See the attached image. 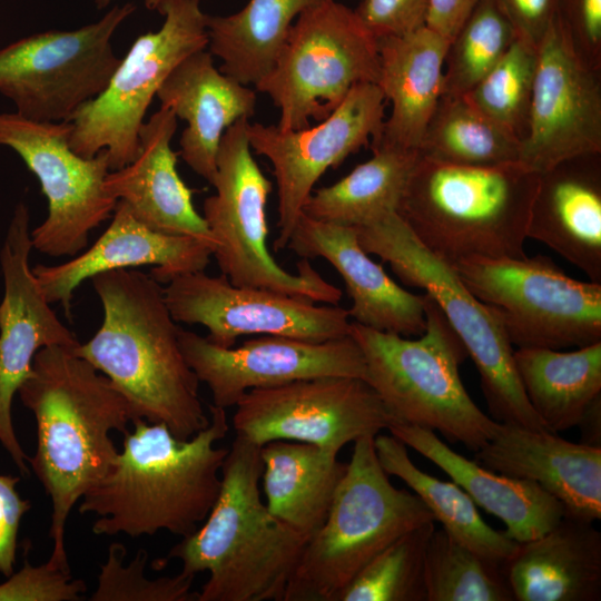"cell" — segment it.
Returning <instances> with one entry per match:
<instances>
[{
	"instance_id": "6da1fadb",
	"label": "cell",
	"mask_w": 601,
	"mask_h": 601,
	"mask_svg": "<svg viewBox=\"0 0 601 601\" xmlns=\"http://www.w3.org/2000/svg\"><path fill=\"white\" fill-rule=\"evenodd\" d=\"M73 348L39 349L18 390L37 423V449L28 462L52 504L53 548L47 563L66 571H70L65 546L69 514L116 460L119 452L110 433L126 434L131 422L122 394Z\"/></svg>"
},
{
	"instance_id": "7a4b0ae2",
	"label": "cell",
	"mask_w": 601,
	"mask_h": 601,
	"mask_svg": "<svg viewBox=\"0 0 601 601\" xmlns=\"http://www.w3.org/2000/svg\"><path fill=\"white\" fill-rule=\"evenodd\" d=\"M102 305L99 329L73 352L106 375L128 403L131 422L162 423L179 440L209 425L198 394L199 380L179 343L180 327L164 286L136 269L90 278Z\"/></svg>"
},
{
	"instance_id": "3957f363",
	"label": "cell",
	"mask_w": 601,
	"mask_h": 601,
	"mask_svg": "<svg viewBox=\"0 0 601 601\" xmlns=\"http://www.w3.org/2000/svg\"><path fill=\"white\" fill-rule=\"evenodd\" d=\"M209 425L189 440L175 437L162 423L135 420L124 434L106 475L81 497L80 514L98 519L97 535L186 538L208 516L221 486L227 447H216L229 430L226 408L209 405Z\"/></svg>"
},
{
	"instance_id": "277c9868",
	"label": "cell",
	"mask_w": 601,
	"mask_h": 601,
	"mask_svg": "<svg viewBox=\"0 0 601 601\" xmlns=\"http://www.w3.org/2000/svg\"><path fill=\"white\" fill-rule=\"evenodd\" d=\"M260 447L236 434L221 466V486L206 520L167 556L181 572H208L198 601H283L309 536L267 509L260 496Z\"/></svg>"
},
{
	"instance_id": "5b68a950",
	"label": "cell",
	"mask_w": 601,
	"mask_h": 601,
	"mask_svg": "<svg viewBox=\"0 0 601 601\" xmlns=\"http://www.w3.org/2000/svg\"><path fill=\"white\" fill-rule=\"evenodd\" d=\"M539 175L519 161L475 167L418 155L396 213L452 266L470 257L521 258Z\"/></svg>"
},
{
	"instance_id": "8992f818",
	"label": "cell",
	"mask_w": 601,
	"mask_h": 601,
	"mask_svg": "<svg viewBox=\"0 0 601 601\" xmlns=\"http://www.w3.org/2000/svg\"><path fill=\"white\" fill-rule=\"evenodd\" d=\"M425 295V329L418 338L355 322H351L349 336L364 355L366 382L393 423L439 432L450 443L476 452L500 422L481 411L466 392L459 373L466 351L441 308Z\"/></svg>"
},
{
	"instance_id": "52a82bcc",
	"label": "cell",
	"mask_w": 601,
	"mask_h": 601,
	"mask_svg": "<svg viewBox=\"0 0 601 601\" xmlns=\"http://www.w3.org/2000/svg\"><path fill=\"white\" fill-rule=\"evenodd\" d=\"M374 437L354 442L326 520L308 539L283 601H336L342 589L383 549L434 521L415 493L390 482Z\"/></svg>"
},
{
	"instance_id": "ba28073f",
	"label": "cell",
	"mask_w": 601,
	"mask_h": 601,
	"mask_svg": "<svg viewBox=\"0 0 601 601\" xmlns=\"http://www.w3.org/2000/svg\"><path fill=\"white\" fill-rule=\"evenodd\" d=\"M354 228L367 254L388 263L403 284L424 289L441 308L475 364L490 416L546 430L522 388L500 316L469 290L455 268L431 253L396 211Z\"/></svg>"
},
{
	"instance_id": "9c48e42d",
	"label": "cell",
	"mask_w": 601,
	"mask_h": 601,
	"mask_svg": "<svg viewBox=\"0 0 601 601\" xmlns=\"http://www.w3.org/2000/svg\"><path fill=\"white\" fill-rule=\"evenodd\" d=\"M249 119L230 126L219 144L216 193L204 201V215L221 275L236 286L264 288L312 302L336 305L342 290L302 258L297 273L285 270L267 246V201L272 181L256 162L247 137Z\"/></svg>"
},
{
	"instance_id": "30bf717a",
	"label": "cell",
	"mask_w": 601,
	"mask_h": 601,
	"mask_svg": "<svg viewBox=\"0 0 601 601\" xmlns=\"http://www.w3.org/2000/svg\"><path fill=\"white\" fill-rule=\"evenodd\" d=\"M377 38L354 9L329 0L302 13L256 90L279 110L277 127L297 130L327 118L359 83L377 85Z\"/></svg>"
},
{
	"instance_id": "8fae6325",
	"label": "cell",
	"mask_w": 601,
	"mask_h": 601,
	"mask_svg": "<svg viewBox=\"0 0 601 601\" xmlns=\"http://www.w3.org/2000/svg\"><path fill=\"white\" fill-rule=\"evenodd\" d=\"M158 12L161 27L135 39L104 91L69 120L71 149L86 158L107 150L110 170L135 159L146 112L169 73L208 46L200 0H161Z\"/></svg>"
},
{
	"instance_id": "7c38bea8",
	"label": "cell",
	"mask_w": 601,
	"mask_h": 601,
	"mask_svg": "<svg viewBox=\"0 0 601 601\" xmlns=\"http://www.w3.org/2000/svg\"><path fill=\"white\" fill-rule=\"evenodd\" d=\"M453 267L497 313L512 346L563 349L601 342V284L568 276L551 258L470 257Z\"/></svg>"
},
{
	"instance_id": "4fadbf2b",
	"label": "cell",
	"mask_w": 601,
	"mask_h": 601,
	"mask_svg": "<svg viewBox=\"0 0 601 601\" xmlns=\"http://www.w3.org/2000/svg\"><path fill=\"white\" fill-rule=\"evenodd\" d=\"M135 10L131 2L115 6L81 28L38 32L2 48L0 93L27 119L69 121L107 87L121 60L114 35Z\"/></svg>"
},
{
	"instance_id": "5bb4252c",
	"label": "cell",
	"mask_w": 601,
	"mask_h": 601,
	"mask_svg": "<svg viewBox=\"0 0 601 601\" xmlns=\"http://www.w3.org/2000/svg\"><path fill=\"white\" fill-rule=\"evenodd\" d=\"M71 125L41 122L17 112L0 114V145L13 149L35 174L48 201V216L30 231L32 248L52 257L76 256L89 234L112 216L117 200L104 181L110 171L107 150L91 158L69 145Z\"/></svg>"
},
{
	"instance_id": "9a60e30c",
	"label": "cell",
	"mask_w": 601,
	"mask_h": 601,
	"mask_svg": "<svg viewBox=\"0 0 601 601\" xmlns=\"http://www.w3.org/2000/svg\"><path fill=\"white\" fill-rule=\"evenodd\" d=\"M235 407V433L258 446L294 441L334 455L393 423L374 388L357 377L326 376L254 388Z\"/></svg>"
},
{
	"instance_id": "2e32d148",
	"label": "cell",
	"mask_w": 601,
	"mask_h": 601,
	"mask_svg": "<svg viewBox=\"0 0 601 601\" xmlns=\"http://www.w3.org/2000/svg\"><path fill=\"white\" fill-rule=\"evenodd\" d=\"M176 323L200 324L206 338L233 347L240 336L282 335L323 342L349 335L348 311L278 292L236 286L226 276L204 270L171 278L164 286Z\"/></svg>"
},
{
	"instance_id": "e0dca14e",
	"label": "cell",
	"mask_w": 601,
	"mask_h": 601,
	"mask_svg": "<svg viewBox=\"0 0 601 601\" xmlns=\"http://www.w3.org/2000/svg\"><path fill=\"white\" fill-rule=\"evenodd\" d=\"M385 98L373 82L353 87L341 105L314 127L282 130L248 124L253 151L274 169L278 196V236L275 250L285 249L315 184L329 168L376 139L384 124Z\"/></svg>"
},
{
	"instance_id": "ac0fdd59",
	"label": "cell",
	"mask_w": 601,
	"mask_h": 601,
	"mask_svg": "<svg viewBox=\"0 0 601 601\" xmlns=\"http://www.w3.org/2000/svg\"><path fill=\"white\" fill-rule=\"evenodd\" d=\"M183 354L213 405L235 406L250 390L300 380L343 376L366 381L364 355L348 335L323 342L256 335L239 346L220 347L197 333L179 329Z\"/></svg>"
},
{
	"instance_id": "d6986e66",
	"label": "cell",
	"mask_w": 601,
	"mask_h": 601,
	"mask_svg": "<svg viewBox=\"0 0 601 601\" xmlns=\"http://www.w3.org/2000/svg\"><path fill=\"white\" fill-rule=\"evenodd\" d=\"M587 154H601V70L577 56L555 17L538 47L519 162L540 174Z\"/></svg>"
},
{
	"instance_id": "ffe728a7",
	"label": "cell",
	"mask_w": 601,
	"mask_h": 601,
	"mask_svg": "<svg viewBox=\"0 0 601 601\" xmlns=\"http://www.w3.org/2000/svg\"><path fill=\"white\" fill-rule=\"evenodd\" d=\"M31 249L29 211L19 203L0 252L4 283L0 304V443L23 475L29 473L28 456L12 424L14 394L30 375L39 349L51 345L76 347L80 343L45 297L29 266Z\"/></svg>"
},
{
	"instance_id": "44dd1931",
	"label": "cell",
	"mask_w": 601,
	"mask_h": 601,
	"mask_svg": "<svg viewBox=\"0 0 601 601\" xmlns=\"http://www.w3.org/2000/svg\"><path fill=\"white\" fill-rule=\"evenodd\" d=\"M213 252L208 242L147 227L118 200L110 225L90 248L59 265L38 264L32 272L47 300L61 304L70 317L73 292L100 273L151 265V277L166 284L178 275L204 270Z\"/></svg>"
},
{
	"instance_id": "7402d4cb",
	"label": "cell",
	"mask_w": 601,
	"mask_h": 601,
	"mask_svg": "<svg viewBox=\"0 0 601 601\" xmlns=\"http://www.w3.org/2000/svg\"><path fill=\"white\" fill-rule=\"evenodd\" d=\"M286 248L305 259L324 258L338 272L352 299L347 311L353 322L406 337L424 332L426 295L395 283L362 248L354 227L302 213Z\"/></svg>"
},
{
	"instance_id": "603a6c76",
	"label": "cell",
	"mask_w": 601,
	"mask_h": 601,
	"mask_svg": "<svg viewBox=\"0 0 601 601\" xmlns=\"http://www.w3.org/2000/svg\"><path fill=\"white\" fill-rule=\"evenodd\" d=\"M474 461L510 477L535 482L565 515L601 519V447L566 441L546 430L500 423Z\"/></svg>"
},
{
	"instance_id": "cb8c5ba5",
	"label": "cell",
	"mask_w": 601,
	"mask_h": 601,
	"mask_svg": "<svg viewBox=\"0 0 601 601\" xmlns=\"http://www.w3.org/2000/svg\"><path fill=\"white\" fill-rule=\"evenodd\" d=\"M177 117L160 107L144 122L139 150L125 167L110 170L104 181L105 193L122 201L136 219L147 227L169 235L190 236L213 244L205 218L193 203L195 190L180 178L178 152L171 148Z\"/></svg>"
},
{
	"instance_id": "d4e9b609",
	"label": "cell",
	"mask_w": 601,
	"mask_h": 601,
	"mask_svg": "<svg viewBox=\"0 0 601 601\" xmlns=\"http://www.w3.org/2000/svg\"><path fill=\"white\" fill-rule=\"evenodd\" d=\"M526 236L601 284V154L565 159L540 173Z\"/></svg>"
},
{
	"instance_id": "484cf974",
	"label": "cell",
	"mask_w": 601,
	"mask_h": 601,
	"mask_svg": "<svg viewBox=\"0 0 601 601\" xmlns=\"http://www.w3.org/2000/svg\"><path fill=\"white\" fill-rule=\"evenodd\" d=\"M156 96L160 107L187 122L178 155L211 185L223 135L236 121L255 114L256 91L223 73L214 56L204 49L177 65Z\"/></svg>"
},
{
	"instance_id": "4316f807",
	"label": "cell",
	"mask_w": 601,
	"mask_h": 601,
	"mask_svg": "<svg viewBox=\"0 0 601 601\" xmlns=\"http://www.w3.org/2000/svg\"><path fill=\"white\" fill-rule=\"evenodd\" d=\"M564 515L504 563L514 601H600L601 532Z\"/></svg>"
},
{
	"instance_id": "83f0119b",
	"label": "cell",
	"mask_w": 601,
	"mask_h": 601,
	"mask_svg": "<svg viewBox=\"0 0 601 601\" xmlns=\"http://www.w3.org/2000/svg\"><path fill=\"white\" fill-rule=\"evenodd\" d=\"M387 430L444 471L476 505L500 519L504 533L515 542L540 536L565 515L563 505L535 482L485 469L453 451L431 430L402 423H392Z\"/></svg>"
},
{
	"instance_id": "f1b7e54d",
	"label": "cell",
	"mask_w": 601,
	"mask_h": 601,
	"mask_svg": "<svg viewBox=\"0 0 601 601\" xmlns=\"http://www.w3.org/2000/svg\"><path fill=\"white\" fill-rule=\"evenodd\" d=\"M377 86L392 104L381 135L372 141L418 150L425 128L443 95L449 41L423 26L401 36L377 39Z\"/></svg>"
},
{
	"instance_id": "f546056e",
	"label": "cell",
	"mask_w": 601,
	"mask_h": 601,
	"mask_svg": "<svg viewBox=\"0 0 601 601\" xmlns=\"http://www.w3.org/2000/svg\"><path fill=\"white\" fill-rule=\"evenodd\" d=\"M268 511L312 536L325 522L347 463L315 445L273 441L260 447Z\"/></svg>"
},
{
	"instance_id": "4dcf8cb0",
	"label": "cell",
	"mask_w": 601,
	"mask_h": 601,
	"mask_svg": "<svg viewBox=\"0 0 601 601\" xmlns=\"http://www.w3.org/2000/svg\"><path fill=\"white\" fill-rule=\"evenodd\" d=\"M513 358L530 405L552 433L575 427L601 395V342L571 352L516 348Z\"/></svg>"
},
{
	"instance_id": "1f68e13d",
	"label": "cell",
	"mask_w": 601,
	"mask_h": 601,
	"mask_svg": "<svg viewBox=\"0 0 601 601\" xmlns=\"http://www.w3.org/2000/svg\"><path fill=\"white\" fill-rule=\"evenodd\" d=\"M329 0H248L228 16L207 14V50L219 70L249 86L272 69L295 20Z\"/></svg>"
},
{
	"instance_id": "d6a6232c",
	"label": "cell",
	"mask_w": 601,
	"mask_h": 601,
	"mask_svg": "<svg viewBox=\"0 0 601 601\" xmlns=\"http://www.w3.org/2000/svg\"><path fill=\"white\" fill-rule=\"evenodd\" d=\"M373 156L338 181L318 188L303 213L316 220L358 227L396 211L418 151L372 141Z\"/></svg>"
},
{
	"instance_id": "836d02e7",
	"label": "cell",
	"mask_w": 601,
	"mask_h": 601,
	"mask_svg": "<svg viewBox=\"0 0 601 601\" xmlns=\"http://www.w3.org/2000/svg\"><path fill=\"white\" fill-rule=\"evenodd\" d=\"M374 444L386 474L405 482L428 508L434 521L440 522L453 539L502 565L515 553L519 542L510 539L504 531L491 528L460 485L420 470L408 456L407 446L392 434H377Z\"/></svg>"
},
{
	"instance_id": "e575fe53",
	"label": "cell",
	"mask_w": 601,
	"mask_h": 601,
	"mask_svg": "<svg viewBox=\"0 0 601 601\" xmlns=\"http://www.w3.org/2000/svg\"><path fill=\"white\" fill-rule=\"evenodd\" d=\"M521 142L475 109L464 96L442 95L418 155L460 166L518 162Z\"/></svg>"
},
{
	"instance_id": "d590c367",
	"label": "cell",
	"mask_w": 601,
	"mask_h": 601,
	"mask_svg": "<svg viewBox=\"0 0 601 601\" xmlns=\"http://www.w3.org/2000/svg\"><path fill=\"white\" fill-rule=\"evenodd\" d=\"M426 601H514L504 565L434 530L424 559Z\"/></svg>"
},
{
	"instance_id": "8d00e7d4",
	"label": "cell",
	"mask_w": 601,
	"mask_h": 601,
	"mask_svg": "<svg viewBox=\"0 0 601 601\" xmlns=\"http://www.w3.org/2000/svg\"><path fill=\"white\" fill-rule=\"evenodd\" d=\"M435 521L426 522L376 554L336 601H426L424 559Z\"/></svg>"
},
{
	"instance_id": "74e56055",
	"label": "cell",
	"mask_w": 601,
	"mask_h": 601,
	"mask_svg": "<svg viewBox=\"0 0 601 601\" xmlns=\"http://www.w3.org/2000/svg\"><path fill=\"white\" fill-rule=\"evenodd\" d=\"M514 39V31L495 1H480L449 43L443 95L467 93L497 65Z\"/></svg>"
},
{
	"instance_id": "f35d334b",
	"label": "cell",
	"mask_w": 601,
	"mask_h": 601,
	"mask_svg": "<svg viewBox=\"0 0 601 601\" xmlns=\"http://www.w3.org/2000/svg\"><path fill=\"white\" fill-rule=\"evenodd\" d=\"M538 48L514 39L497 65L464 98L520 142L528 130Z\"/></svg>"
},
{
	"instance_id": "ab89813d",
	"label": "cell",
	"mask_w": 601,
	"mask_h": 601,
	"mask_svg": "<svg viewBox=\"0 0 601 601\" xmlns=\"http://www.w3.org/2000/svg\"><path fill=\"white\" fill-rule=\"evenodd\" d=\"M126 554L124 544L109 545L91 601H198V592L191 590L195 575L180 571L173 577L148 579L145 575L148 552L140 549L127 565Z\"/></svg>"
},
{
	"instance_id": "60d3db41",
	"label": "cell",
	"mask_w": 601,
	"mask_h": 601,
	"mask_svg": "<svg viewBox=\"0 0 601 601\" xmlns=\"http://www.w3.org/2000/svg\"><path fill=\"white\" fill-rule=\"evenodd\" d=\"M86 590L82 580L71 578L70 571L51 568L47 562L29 564L12 573L0 584V600L77 601Z\"/></svg>"
},
{
	"instance_id": "b9f144b4",
	"label": "cell",
	"mask_w": 601,
	"mask_h": 601,
	"mask_svg": "<svg viewBox=\"0 0 601 601\" xmlns=\"http://www.w3.org/2000/svg\"><path fill=\"white\" fill-rule=\"evenodd\" d=\"M556 18L577 56L601 70V0H558Z\"/></svg>"
},
{
	"instance_id": "7bdbcfd3",
	"label": "cell",
	"mask_w": 601,
	"mask_h": 601,
	"mask_svg": "<svg viewBox=\"0 0 601 601\" xmlns=\"http://www.w3.org/2000/svg\"><path fill=\"white\" fill-rule=\"evenodd\" d=\"M354 10L378 39L405 35L425 26L426 0H359Z\"/></svg>"
},
{
	"instance_id": "ee69618b",
	"label": "cell",
	"mask_w": 601,
	"mask_h": 601,
	"mask_svg": "<svg viewBox=\"0 0 601 601\" xmlns=\"http://www.w3.org/2000/svg\"><path fill=\"white\" fill-rule=\"evenodd\" d=\"M19 481L18 476L0 475V573L7 578L14 571L20 522L31 509V502L16 490Z\"/></svg>"
},
{
	"instance_id": "f6af8a7d",
	"label": "cell",
	"mask_w": 601,
	"mask_h": 601,
	"mask_svg": "<svg viewBox=\"0 0 601 601\" xmlns=\"http://www.w3.org/2000/svg\"><path fill=\"white\" fill-rule=\"evenodd\" d=\"M515 38L539 47L556 17L558 0H494Z\"/></svg>"
},
{
	"instance_id": "bcb514c9",
	"label": "cell",
	"mask_w": 601,
	"mask_h": 601,
	"mask_svg": "<svg viewBox=\"0 0 601 601\" xmlns=\"http://www.w3.org/2000/svg\"><path fill=\"white\" fill-rule=\"evenodd\" d=\"M480 1L426 0L425 26L450 42Z\"/></svg>"
},
{
	"instance_id": "7dc6e473",
	"label": "cell",
	"mask_w": 601,
	"mask_h": 601,
	"mask_svg": "<svg viewBox=\"0 0 601 601\" xmlns=\"http://www.w3.org/2000/svg\"><path fill=\"white\" fill-rule=\"evenodd\" d=\"M577 426L580 431V443L601 447V395L587 406Z\"/></svg>"
},
{
	"instance_id": "c3c4849f",
	"label": "cell",
	"mask_w": 601,
	"mask_h": 601,
	"mask_svg": "<svg viewBox=\"0 0 601 601\" xmlns=\"http://www.w3.org/2000/svg\"><path fill=\"white\" fill-rule=\"evenodd\" d=\"M114 0H95L98 9H104L109 6ZM144 4L149 10H157L160 7L161 0H142Z\"/></svg>"
}]
</instances>
